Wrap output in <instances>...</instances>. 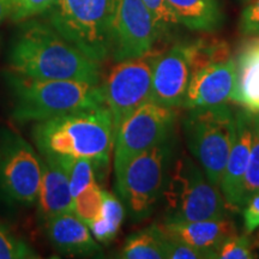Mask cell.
I'll return each mask as SVG.
<instances>
[{"instance_id":"7402d4cb","label":"cell","mask_w":259,"mask_h":259,"mask_svg":"<svg viewBox=\"0 0 259 259\" xmlns=\"http://www.w3.org/2000/svg\"><path fill=\"white\" fill-rule=\"evenodd\" d=\"M191 71L196 72L209 65L231 59V50L227 42L218 38H199L186 44Z\"/></svg>"},{"instance_id":"f1b7e54d","label":"cell","mask_w":259,"mask_h":259,"mask_svg":"<svg viewBox=\"0 0 259 259\" xmlns=\"http://www.w3.org/2000/svg\"><path fill=\"white\" fill-rule=\"evenodd\" d=\"M221 259H252L255 255L252 251L251 242L247 236L233 234L226 239L220 246L218 257Z\"/></svg>"},{"instance_id":"7a4b0ae2","label":"cell","mask_w":259,"mask_h":259,"mask_svg":"<svg viewBox=\"0 0 259 259\" xmlns=\"http://www.w3.org/2000/svg\"><path fill=\"white\" fill-rule=\"evenodd\" d=\"M31 136L41 155L89 158L95 170H107L115 131L111 112L101 106L38 121Z\"/></svg>"},{"instance_id":"d6986e66","label":"cell","mask_w":259,"mask_h":259,"mask_svg":"<svg viewBox=\"0 0 259 259\" xmlns=\"http://www.w3.org/2000/svg\"><path fill=\"white\" fill-rule=\"evenodd\" d=\"M178 21L190 30L213 31L222 25L219 0H167Z\"/></svg>"},{"instance_id":"3957f363","label":"cell","mask_w":259,"mask_h":259,"mask_svg":"<svg viewBox=\"0 0 259 259\" xmlns=\"http://www.w3.org/2000/svg\"><path fill=\"white\" fill-rule=\"evenodd\" d=\"M14 106L12 119L18 122L44 121L82 109L106 106L101 83L78 80L32 79L6 72Z\"/></svg>"},{"instance_id":"f546056e","label":"cell","mask_w":259,"mask_h":259,"mask_svg":"<svg viewBox=\"0 0 259 259\" xmlns=\"http://www.w3.org/2000/svg\"><path fill=\"white\" fill-rule=\"evenodd\" d=\"M168 259H210L211 255L205 251L198 250L192 246L184 244L181 241L168 239Z\"/></svg>"},{"instance_id":"d4e9b609","label":"cell","mask_w":259,"mask_h":259,"mask_svg":"<svg viewBox=\"0 0 259 259\" xmlns=\"http://www.w3.org/2000/svg\"><path fill=\"white\" fill-rule=\"evenodd\" d=\"M40 258L28 242L16 236L0 223V259H35Z\"/></svg>"},{"instance_id":"6da1fadb","label":"cell","mask_w":259,"mask_h":259,"mask_svg":"<svg viewBox=\"0 0 259 259\" xmlns=\"http://www.w3.org/2000/svg\"><path fill=\"white\" fill-rule=\"evenodd\" d=\"M14 73L32 79L101 82L100 63L61 36L50 23L30 21L22 25L9 52Z\"/></svg>"},{"instance_id":"9c48e42d","label":"cell","mask_w":259,"mask_h":259,"mask_svg":"<svg viewBox=\"0 0 259 259\" xmlns=\"http://www.w3.org/2000/svg\"><path fill=\"white\" fill-rule=\"evenodd\" d=\"M177 120L174 108L148 101L125 118L115 132L114 170L130 158L173 138Z\"/></svg>"},{"instance_id":"1f68e13d","label":"cell","mask_w":259,"mask_h":259,"mask_svg":"<svg viewBox=\"0 0 259 259\" xmlns=\"http://www.w3.org/2000/svg\"><path fill=\"white\" fill-rule=\"evenodd\" d=\"M244 211V226L246 233H252L259 228V193L253 194L245 203Z\"/></svg>"},{"instance_id":"484cf974","label":"cell","mask_w":259,"mask_h":259,"mask_svg":"<svg viewBox=\"0 0 259 259\" xmlns=\"http://www.w3.org/2000/svg\"><path fill=\"white\" fill-rule=\"evenodd\" d=\"M257 193H259V114H254L253 142H252L250 161H248L244 187H242V203H244V205L253 194Z\"/></svg>"},{"instance_id":"cb8c5ba5","label":"cell","mask_w":259,"mask_h":259,"mask_svg":"<svg viewBox=\"0 0 259 259\" xmlns=\"http://www.w3.org/2000/svg\"><path fill=\"white\" fill-rule=\"evenodd\" d=\"M102 191L97 181H95L73 198V213L88 227L101 215Z\"/></svg>"},{"instance_id":"ba28073f","label":"cell","mask_w":259,"mask_h":259,"mask_svg":"<svg viewBox=\"0 0 259 259\" xmlns=\"http://www.w3.org/2000/svg\"><path fill=\"white\" fill-rule=\"evenodd\" d=\"M42 158L14 132L0 136V194L11 204L30 206L37 202Z\"/></svg>"},{"instance_id":"7c38bea8","label":"cell","mask_w":259,"mask_h":259,"mask_svg":"<svg viewBox=\"0 0 259 259\" xmlns=\"http://www.w3.org/2000/svg\"><path fill=\"white\" fill-rule=\"evenodd\" d=\"M192 71L186 44L176 45L160 56L151 57V100L176 108L185 101Z\"/></svg>"},{"instance_id":"30bf717a","label":"cell","mask_w":259,"mask_h":259,"mask_svg":"<svg viewBox=\"0 0 259 259\" xmlns=\"http://www.w3.org/2000/svg\"><path fill=\"white\" fill-rule=\"evenodd\" d=\"M148 56L118 61L101 84L115 132L126 116L151 100V58Z\"/></svg>"},{"instance_id":"9a60e30c","label":"cell","mask_w":259,"mask_h":259,"mask_svg":"<svg viewBox=\"0 0 259 259\" xmlns=\"http://www.w3.org/2000/svg\"><path fill=\"white\" fill-rule=\"evenodd\" d=\"M170 240L181 241L198 250L205 251L211 258L218 257L220 246L228 236L235 234L234 223L229 220H202V221H170L158 225Z\"/></svg>"},{"instance_id":"4fadbf2b","label":"cell","mask_w":259,"mask_h":259,"mask_svg":"<svg viewBox=\"0 0 259 259\" xmlns=\"http://www.w3.org/2000/svg\"><path fill=\"white\" fill-rule=\"evenodd\" d=\"M254 113L242 109L235 113V138L221 179L222 194L232 208H240L242 187L253 142Z\"/></svg>"},{"instance_id":"44dd1931","label":"cell","mask_w":259,"mask_h":259,"mask_svg":"<svg viewBox=\"0 0 259 259\" xmlns=\"http://www.w3.org/2000/svg\"><path fill=\"white\" fill-rule=\"evenodd\" d=\"M102 196L101 215L89 226V229L97 241L107 244L112 241L118 234L122 220H124L125 210L124 205L114 194L103 190Z\"/></svg>"},{"instance_id":"d6a6232c","label":"cell","mask_w":259,"mask_h":259,"mask_svg":"<svg viewBox=\"0 0 259 259\" xmlns=\"http://www.w3.org/2000/svg\"><path fill=\"white\" fill-rule=\"evenodd\" d=\"M12 9V0H0V24L2 22L10 17Z\"/></svg>"},{"instance_id":"2e32d148","label":"cell","mask_w":259,"mask_h":259,"mask_svg":"<svg viewBox=\"0 0 259 259\" xmlns=\"http://www.w3.org/2000/svg\"><path fill=\"white\" fill-rule=\"evenodd\" d=\"M36 203L42 225L63 213L73 212L69 178L56 158L50 155H42V179Z\"/></svg>"},{"instance_id":"4dcf8cb0","label":"cell","mask_w":259,"mask_h":259,"mask_svg":"<svg viewBox=\"0 0 259 259\" xmlns=\"http://www.w3.org/2000/svg\"><path fill=\"white\" fill-rule=\"evenodd\" d=\"M240 30L247 36H259V0H253L242 10Z\"/></svg>"},{"instance_id":"52a82bcc","label":"cell","mask_w":259,"mask_h":259,"mask_svg":"<svg viewBox=\"0 0 259 259\" xmlns=\"http://www.w3.org/2000/svg\"><path fill=\"white\" fill-rule=\"evenodd\" d=\"M187 144L209 181L220 186L235 138V114L228 105L191 109L184 120Z\"/></svg>"},{"instance_id":"8fae6325","label":"cell","mask_w":259,"mask_h":259,"mask_svg":"<svg viewBox=\"0 0 259 259\" xmlns=\"http://www.w3.org/2000/svg\"><path fill=\"white\" fill-rule=\"evenodd\" d=\"M157 40L154 18L143 0H112L111 56L116 63L150 54Z\"/></svg>"},{"instance_id":"ffe728a7","label":"cell","mask_w":259,"mask_h":259,"mask_svg":"<svg viewBox=\"0 0 259 259\" xmlns=\"http://www.w3.org/2000/svg\"><path fill=\"white\" fill-rule=\"evenodd\" d=\"M168 238L158 225L142 229L125 241L119 258L124 259H162L167 258Z\"/></svg>"},{"instance_id":"277c9868","label":"cell","mask_w":259,"mask_h":259,"mask_svg":"<svg viewBox=\"0 0 259 259\" xmlns=\"http://www.w3.org/2000/svg\"><path fill=\"white\" fill-rule=\"evenodd\" d=\"M170 221H202L227 218L228 203L204 170L183 154L171 163L163 192Z\"/></svg>"},{"instance_id":"8992f818","label":"cell","mask_w":259,"mask_h":259,"mask_svg":"<svg viewBox=\"0 0 259 259\" xmlns=\"http://www.w3.org/2000/svg\"><path fill=\"white\" fill-rule=\"evenodd\" d=\"M112 0H57L48 23L61 36L101 64L111 56Z\"/></svg>"},{"instance_id":"4316f807","label":"cell","mask_w":259,"mask_h":259,"mask_svg":"<svg viewBox=\"0 0 259 259\" xmlns=\"http://www.w3.org/2000/svg\"><path fill=\"white\" fill-rule=\"evenodd\" d=\"M143 3L153 16L158 38L170 36L180 23L167 0H143Z\"/></svg>"},{"instance_id":"5bb4252c","label":"cell","mask_w":259,"mask_h":259,"mask_svg":"<svg viewBox=\"0 0 259 259\" xmlns=\"http://www.w3.org/2000/svg\"><path fill=\"white\" fill-rule=\"evenodd\" d=\"M236 82L235 61L228 59L192 73L184 107L189 109L225 105L232 100Z\"/></svg>"},{"instance_id":"603a6c76","label":"cell","mask_w":259,"mask_h":259,"mask_svg":"<svg viewBox=\"0 0 259 259\" xmlns=\"http://www.w3.org/2000/svg\"><path fill=\"white\" fill-rule=\"evenodd\" d=\"M50 156L56 158L66 173L73 198L96 181L95 163L89 158L65 156V155H57V156L50 155Z\"/></svg>"},{"instance_id":"5b68a950","label":"cell","mask_w":259,"mask_h":259,"mask_svg":"<svg viewBox=\"0 0 259 259\" xmlns=\"http://www.w3.org/2000/svg\"><path fill=\"white\" fill-rule=\"evenodd\" d=\"M173 155L170 138L130 158L115 171L116 190L135 221L149 218L163 197Z\"/></svg>"},{"instance_id":"ac0fdd59","label":"cell","mask_w":259,"mask_h":259,"mask_svg":"<svg viewBox=\"0 0 259 259\" xmlns=\"http://www.w3.org/2000/svg\"><path fill=\"white\" fill-rule=\"evenodd\" d=\"M236 82L232 101L259 114V37L242 45L235 61Z\"/></svg>"},{"instance_id":"83f0119b","label":"cell","mask_w":259,"mask_h":259,"mask_svg":"<svg viewBox=\"0 0 259 259\" xmlns=\"http://www.w3.org/2000/svg\"><path fill=\"white\" fill-rule=\"evenodd\" d=\"M57 0H12L10 18L16 23L28 21L35 16L45 14Z\"/></svg>"},{"instance_id":"e0dca14e","label":"cell","mask_w":259,"mask_h":259,"mask_svg":"<svg viewBox=\"0 0 259 259\" xmlns=\"http://www.w3.org/2000/svg\"><path fill=\"white\" fill-rule=\"evenodd\" d=\"M47 239L60 253L67 255H93L101 252L89 227L74 215L66 212L44 223Z\"/></svg>"}]
</instances>
